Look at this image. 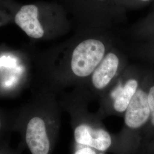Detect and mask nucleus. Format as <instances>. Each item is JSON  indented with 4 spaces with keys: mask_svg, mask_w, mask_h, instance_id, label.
I'll use <instances>...</instances> for the list:
<instances>
[{
    "mask_svg": "<svg viewBox=\"0 0 154 154\" xmlns=\"http://www.w3.org/2000/svg\"><path fill=\"white\" fill-rule=\"evenodd\" d=\"M62 110L56 94L35 88L17 109L14 131L20 135V148H26L31 154H52L61 128Z\"/></svg>",
    "mask_w": 154,
    "mask_h": 154,
    "instance_id": "1",
    "label": "nucleus"
},
{
    "mask_svg": "<svg viewBox=\"0 0 154 154\" xmlns=\"http://www.w3.org/2000/svg\"><path fill=\"white\" fill-rule=\"evenodd\" d=\"M62 110L70 116L75 145L87 146L99 152H112L114 135L108 131L97 112L88 109L93 99L83 88H75L58 95Z\"/></svg>",
    "mask_w": 154,
    "mask_h": 154,
    "instance_id": "2",
    "label": "nucleus"
},
{
    "mask_svg": "<svg viewBox=\"0 0 154 154\" xmlns=\"http://www.w3.org/2000/svg\"><path fill=\"white\" fill-rule=\"evenodd\" d=\"M106 54L105 44L88 39L72 48H60L57 65L62 81L70 88L83 87Z\"/></svg>",
    "mask_w": 154,
    "mask_h": 154,
    "instance_id": "3",
    "label": "nucleus"
},
{
    "mask_svg": "<svg viewBox=\"0 0 154 154\" xmlns=\"http://www.w3.org/2000/svg\"><path fill=\"white\" fill-rule=\"evenodd\" d=\"M152 77H143L124 115L123 126L114 135L113 154H139L143 136L150 119L148 91Z\"/></svg>",
    "mask_w": 154,
    "mask_h": 154,
    "instance_id": "4",
    "label": "nucleus"
},
{
    "mask_svg": "<svg viewBox=\"0 0 154 154\" xmlns=\"http://www.w3.org/2000/svg\"><path fill=\"white\" fill-rule=\"evenodd\" d=\"M32 57L27 46L13 49L0 45V97L17 95L34 80Z\"/></svg>",
    "mask_w": 154,
    "mask_h": 154,
    "instance_id": "5",
    "label": "nucleus"
},
{
    "mask_svg": "<svg viewBox=\"0 0 154 154\" xmlns=\"http://www.w3.org/2000/svg\"><path fill=\"white\" fill-rule=\"evenodd\" d=\"M143 77L134 72H123L115 82L98 98L97 113L102 119L110 116H123Z\"/></svg>",
    "mask_w": 154,
    "mask_h": 154,
    "instance_id": "6",
    "label": "nucleus"
},
{
    "mask_svg": "<svg viewBox=\"0 0 154 154\" xmlns=\"http://www.w3.org/2000/svg\"><path fill=\"white\" fill-rule=\"evenodd\" d=\"M51 8L41 3L20 4L13 14V22L32 41L48 37L49 23L52 24Z\"/></svg>",
    "mask_w": 154,
    "mask_h": 154,
    "instance_id": "7",
    "label": "nucleus"
},
{
    "mask_svg": "<svg viewBox=\"0 0 154 154\" xmlns=\"http://www.w3.org/2000/svg\"><path fill=\"white\" fill-rule=\"evenodd\" d=\"M121 59L115 52L105 54L82 87L92 98H100L121 76Z\"/></svg>",
    "mask_w": 154,
    "mask_h": 154,
    "instance_id": "8",
    "label": "nucleus"
},
{
    "mask_svg": "<svg viewBox=\"0 0 154 154\" xmlns=\"http://www.w3.org/2000/svg\"><path fill=\"white\" fill-rule=\"evenodd\" d=\"M17 109L6 110L0 107V146L9 142V138L14 131Z\"/></svg>",
    "mask_w": 154,
    "mask_h": 154,
    "instance_id": "9",
    "label": "nucleus"
},
{
    "mask_svg": "<svg viewBox=\"0 0 154 154\" xmlns=\"http://www.w3.org/2000/svg\"><path fill=\"white\" fill-rule=\"evenodd\" d=\"M148 102L150 109V119L143 136V146L141 152L154 138V78L152 77L148 91Z\"/></svg>",
    "mask_w": 154,
    "mask_h": 154,
    "instance_id": "10",
    "label": "nucleus"
},
{
    "mask_svg": "<svg viewBox=\"0 0 154 154\" xmlns=\"http://www.w3.org/2000/svg\"><path fill=\"white\" fill-rule=\"evenodd\" d=\"M13 22V16L9 11L0 8V28Z\"/></svg>",
    "mask_w": 154,
    "mask_h": 154,
    "instance_id": "11",
    "label": "nucleus"
},
{
    "mask_svg": "<svg viewBox=\"0 0 154 154\" xmlns=\"http://www.w3.org/2000/svg\"><path fill=\"white\" fill-rule=\"evenodd\" d=\"M72 154H100V152L87 146L75 145Z\"/></svg>",
    "mask_w": 154,
    "mask_h": 154,
    "instance_id": "12",
    "label": "nucleus"
},
{
    "mask_svg": "<svg viewBox=\"0 0 154 154\" xmlns=\"http://www.w3.org/2000/svg\"><path fill=\"white\" fill-rule=\"evenodd\" d=\"M0 154H21V149H15L11 148L9 142L4 143L0 146Z\"/></svg>",
    "mask_w": 154,
    "mask_h": 154,
    "instance_id": "13",
    "label": "nucleus"
},
{
    "mask_svg": "<svg viewBox=\"0 0 154 154\" xmlns=\"http://www.w3.org/2000/svg\"><path fill=\"white\" fill-rule=\"evenodd\" d=\"M142 153L145 154H154V138L144 149Z\"/></svg>",
    "mask_w": 154,
    "mask_h": 154,
    "instance_id": "14",
    "label": "nucleus"
},
{
    "mask_svg": "<svg viewBox=\"0 0 154 154\" xmlns=\"http://www.w3.org/2000/svg\"><path fill=\"white\" fill-rule=\"evenodd\" d=\"M142 1H149V0H142Z\"/></svg>",
    "mask_w": 154,
    "mask_h": 154,
    "instance_id": "15",
    "label": "nucleus"
}]
</instances>
